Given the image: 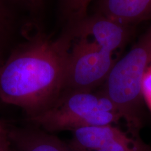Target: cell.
Segmentation results:
<instances>
[{
    "label": "cell",
    "instance_id": "10",
    "mask_svg": "<svg viewBox=\"0 0 151 151\" xmlns=\"http://www.w3.org/2000/svg\"><path fill=\"white\" fill-rule=\"evenodd\" d=\"M95 151H151V146L143 141L140 138L128 134Z\"/></svg>",
    "mask_w": 151,
    "mask_h": 151
},
{
    "label": "cell",
    "instance_id": "16",
    "mask_svg": "<svg viewBox=\"0 0 151 151\" xmlns=\"http://www.w3.org/2000/svg\"><path fill=\"white\" fill-rule=\"evenodd\" d=\"M6 129V127L4 124L2 122H0V132H2Z\"/></svg>",
    "mask_w": 151,
    "mask_h": 151
},
{
    "label": "cell",
    "instance_id": "15",
    "mask_svg": "<svg viewBox=\"0 0 151 151\" xmlns=\"http://www.w3.org/2000/svg\"><path fill=\"white\" fill-rule=\"evenodd\" d=\"M4 1H9L11 3L15 4H20L24 5L29 9V0H4Z\"/></svg>",
    "mask_w": 151,
    "mask_h": 151
},
{
    "label": "cell",
    "instance_id": "11",
    "mask_svg": "<svg viewBox=\"0 0 151 151\" xmlns=\"http://www.w3.org/2000/svg\"><path fill=\"white\" fill-rule=\"evenodd\" d=\"M142 94L145 104L151 114V65L146 71L142 81Z\"/></svg>",
    "mask_w": 151,
    "mask_h": 151
},
{
    "label": "cell",
    "instance_id": "4",
    "mask_svg": "<svg viewBox=\"0 0 151 151\" xmlns=\"http://www.w3.org/2000/svg\"><path fill=\"white\" fill-rule=\"evenodd\" d=\"M116 62L112 53L104 50L89 38H73L68 54L62 93L95 91L104 83Z\"/></svg>",
    "mask_w": 151,
    "mask_h": 151
},
{
    "label": "cell",
    "instance_id": "5",
    "mask_svg": "<svg viewBox=\"0 0 151 151\" xmlns=\"http://www.w3.org/2000/svg\"><path fill=\"white\" fill-rule=\"evenodd\" d=\"M67 29L73 38H89L104 50L112 54L123 46L129 37L127 25L96 13Z\"/></svg>",
    "mask_w": 151,
    "mask_h": 151
},
{
    "label": "cell",
    "instance_id": "2",
    "mask_svg": "<svg viewBox=\"0 0 151 151\" xmlns=\"http://www.w3.org/2000/svg\"><path fill=\"white\" fill-rule=\"evenodd\" d=\"M151 65V24L134 46L116 62L101 90L125 122L128 132L139 137L146 122L142 81Z\"/></svg>",
    "mask_w": 151,
    "mask_h": 151
},
{
    "label": "cell",
    "instance_id": "8",
    "mask_svg": "<svg viewBox=\"0 0 151 151\" xmlns=\"http://www.w3.org/2000/svg\"><path fill=\"white\" fill-rule=\"evenodd\" d=\"M70 146L75 151H95L117 139L129 134L124 133L113 124L91 126L76 129Z\"/></svg>",
    "mask_w": 151,
    "mask_h": 151
},
{
    "label": "cell",
    "instance_id": "9",
    "mask_svg": "<svg viewBox=\"0 0 151 151\" xmlns=\"http://www.w3.org/2000/svg\"><path fill=\"white\" fill-rule=\"evenodd\" d=\"M94 0H60L61 18L71 27L88 16V9Z\"/></svg>",
    "mask_w": 151,
    "mask_h": 151
},
{
    "label": "cell",
    "instance_id": "6",
    "mask_svg": "<svg viewBox=\"0 0 151 151\" xmlns=\"http://www.w3.org/2000/svg\"><path fill=\"white\" fill-rule=\"evenodd\" d=\"M7 137L11 151H75L52 133L31 124L7 128Z\"/></svg>",
    "mask_w": 151,
    "mask_h": 151
},
{
    "label": "cell",
    "instance_id": "3",
    "mask_svg": "<svg viewBox=\"0 0 151 151\" xmlns=\"http://www.w3.org/2000/svg\"><path fill=\"white\" fill-rule=\"evenodd\" d=\"M120 120L115 105L101 90L63 92L48 109L27 119L31 125L52 134L113 124Z\"/></svg>",
    "mask_w": 151,
    "mask_h": 151
},
{
    "label": "cell",
    "instance_id": "7",
    "mask_svg": "<svg viewBox=\"0 0 151 151\" xmlns=\"http://www.w3.org/2000/svg\"><path fill=\"white\" fill-rule=\"evenodd\" d=\"M96 14L128 25L151 18V0H97Z\"/></svg>",
    "mask_w": 151,
    "mask_h": 151
},
{
    "label": "cell",
    "instance_id": "1",
    "mask_svg": "<svg viewBox=\"0 0 151 151\" xmlns=\"http://www.w3.org/2000/svg\"><path fill=\"white\" fill-rule=\"evenodd\" d=\"M73 37L69 29L56 39L37 33L0 68V100L22 109L27 118L46 111L63 92Z\"/></svg>",
    "mask_w": 151,
    "mask_h": 151
},
{
    "label": "cell",
    "instance_id": "14",
    "mask_svg": "<svg viewBox=\"0 0 151 151\" xmlns=\"http://www.w3.org/2000/svg\"><path fill=\"white\" fill-rule=\"evenodd\" d=\"M6 24V14L4 13V10L0 3V27H4Z\"/></svg>",
    "mask_w": 151,
    "mask_h": 151
},
{
    "label": "cell",
    "instance_id": "13",
    "mask_svg": "<svg viewBox=\"0 0 151 151\" xmlns=\"http://www.w3.org/2000/svg\"><path fill=\"white\" fill-rule=\"evenodd\" d=\"M4 32V28L0 27V68H1V66H2L4 62V60H5L4 58V55H3Z\"/></svg>",
    "mask_w": 151,
    "mask_h": 151
},
{
    "label": "cell",
    "instance_id": "12",
    "mask_svg": "<svg viewBox=\"0 0 151 151\" xmlns=\"http://www.w3.org/2000/svg\"><path fill=\"white\" fill-rule=\"evenodd\" d=\"M45 0H29V9L32 11H38L42 8Z\"/></svg>",
    "mask_w": 151,
    "mask_h": 151
}]
</instances>
